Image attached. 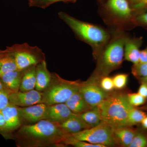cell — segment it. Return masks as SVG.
Wrapping results in <instances>:
<instances>
[{"label":"cell","mask_w":147,"mask_h":147,"mask_svg":"<svg viewBox=\"0 0 147 147\" xmlns=\"http://www.w3.org/2000/svg\"><path fill=\"white\" fill-rule=\"evenodd\" d=\"M65 134L57 123L43 119L33 124L21 125L15 137L20 146L45 147L61 146Z\"/></svg>","instance_id":"obj_1"},{"label":"cell","mask_w":147,"mask_h":147,"mask_svg":"<svg viewBox=\"0 0 147 147\" xmlns=\"http://www.w3.org/2000/svg\"><path fill=\"white\" fill-rule=\"evenodd\" d=\"M111 38L98 57L94 71L89 79L99 83L112 71L121 67L124 60V45L128 34L127 32L110 30Z\"/></svg>","instance_id":"obj_2"},{"label":"cell","mask_w":147,"mask_h":147,"mask_svg":"<svg viewBox=\"0 0 147 147\" xmlns=\"http://www.w3.org/2000/svg\"><path fill=\"white\" fill-rule=\"evenodd\" d=\"M58 16L71 29L77 39L90 46L93 57L96 60L111 38L109 29L81 21L63 11L59 12Z\"/></svg>","instance_id":"obj_3"},{"label":"cell","mask_w":147,"mask_h":147,"mask_svg":"<svg viewBox=\"0 0 147 147\" xmlns=\"http://www.w3.org/2000/svg\"><path fill=\"white\" fill-rule=\"evenodd\" d=\"M98 12L110 30L127 32L137 27V11L128 0H107L99 5Z\"/></svg>","instance_id":"obj_4"},{"label":"cell","mask_w":147,"mask_h":147,"mask_svg":"<svg viewBox=\"0 0 147 147\" xmlns=\"http://www.w3.org/2000/svg\"><path fill=\"white\" fill-rule=\"evenodd\" d=\"M97 107L102 121L115 129L127 127L129 113L133 107L127 94L117 92L110 94Z\"/></svg>","instance_id":"obj_5"},{"label":"cell","mask_w":147,"mask_h":147,"mask_svg":"<svg viewBox=\"0 0 147 147\" xmlns=\"http://www.w3.org/2000/svg\"><path fill=\"white\" fill-rule=\"evenodd\" d=\"M81 82L63 79L56 73H52L49 86L42 92L41 103L47 105L65 103L74 93L79 90Z\"/></svg>","instance_id":"obj_6"},{"label":"cell","mask_w":147,"mask_h":147,"mask_svg":"<svg viewBox=\"0 0 147 147\" xmlns=\"http://www.w3.org/2000/svg\"><path fill=\"white\" fill-rule=\"evenodd\" d=\"M5 50L13 58L18 70H24L45 60V54L41 49L26 42L7 46Z\"/></svg>","instance_id":"obj_7"},{"label":"cell","mask_w":147,"mask_h":147,"mask_svg":"<svg viewBox=\"0 0 147 147\" xmlns=\"http://www.w3.org/2000/svg\"><path fill=\"white\" fill-rule=\"evenodd\" d=\"M113 132L114 129L102 122L97 126L70 135L80 141L105 147L115 146L117 144Z\"/></svg>","instance_id":"obj_8"},{"label":"cell","mask_w":147,"mask_h":147,"mask_svg":"<svg viewBox=\"0 0 147 147\" xmlns=\"http://www.w3.org/2000/svg\"><path fill=\"white\" fill-rule=\"evenodd\" d=\"M79 91L92 108L97 107L110 94L102 89L98 83L89 79L86 82H81Z\"/></svg>","instance_id":"obj_9"},{"label":"cell","mask_w":147,"mask_h":147,"mask_svg":"<svg viewBox=\"0 0 147 147\" xmlns=\"http://www.w3.org/2000/svg\"><path fill=\"white\" fill-rule=\"evenodd\" d=\"M47 105L38 103L27 107H18L21 125L33 124L45 119Z\"/></svg>","instance_id":"obj_10"},{"label":"cell","mask_w":147,"mask_h":147,"mask_svg":"<svg viewBox=\"0 0 147 147\" xmlns=\"http://www.w3.org/2000/svg\"><path fill=\"white\" fill-rule=\"evenodd\" d=\"M42 92L35 89L27 92L10 93L9 102L18 107H27L41 103Z\"/></svg>","instance_id":"obj_11"},{"label":"cell","mask_w":147,"mask_h":147,"mask_svg":"<svg viewBox=\"0 0 147 147\" xmlns=\"http://www.w3.org/2000/svg\"><path fill=\"white\" fill-rule=\"evenodd\" d=\"M143 42V37L131 36L128 34L125 42L124 59L133 64L139 63L140 48Z\"/></svg>","instance_id":"obj_12"},{"label":"cell","mask_w":147,"mask_h":147,"mask_svg":"<svg viewBox=\"0 0 147 147\" xmlns=\"http://www.w3.org/2000/svg\"><path fill=\"white\" fill-rule=\"evenodd\" d=\"M74 114L65 103L47 105L45 119L59 124L66 120Z\"/></svg>","instance_id":"obj_13"},{"label":"cell","mask_w":147,"mask_h":147,"mask_svg":"<svg viewBox=\"0 0 147 147\" xmlns=\"http://www.w3.org/2000/svg\"><path fill=\"white\" fill-rule=\"evenodd\" d=\"M5 121L4 131L11 132L18 129L21 126V120L18 113V107L9 104L1 110Z\"/></svg>","instance_id":"obj_14"},{"label":"cell","mask_w":147,"mask_h":147,"mask_svg":"<svg viewBox=\"0 0 147 147\" xmlns=\"http://www.w3.org/2000/svg\"><path fill=\"white\" fill-rule=\"evenodd\" d=\"M65 134H74L86 129L91 128L79 115L74 114L62 123L57 124Z\"/></svg>","instance_id":"obj_15"},{"label":"cell","mask_w":147,"mask_h":147,"mask_svg":"<svg viewBox=\"0 0 147 147\" xmlns=\"http://www.w3.org/2000/svg\"><path fill=\"white\" fill-rule=\"evenodd\" d=\"M24 70L9 71L0 76V79L6 89L9 92L19 91Z\"/></svg>","instance_id":"obj_16"},{"label":"cell","mask_w":147,"mask_h":147,"mask_svg":"<svg viewBox=\"0 0 147 147\" xmlns=\"http://www.w3.org/2000/svg\"><path fill=\"white\" fill-rule=\"evenodd\" d=\"M52 79V73L47 68L46 61L36 65V84L35 89L43 91L49 86Z\"/></svg>","instance_id":"obj_17"},{"label":"cell","mask_w":147,"mask_h":147,"mask_svg":"<svg viewBox=\"0 0 147 147\" xmlns=\"http://www.w3.org/2000/svg\"><path fill=\"white\" fill-rule=\"evenodd\" d=\"M65 104L72 113L76 115H80L92 108L84 100L79 90L74 93Z\"/></svg>","instance_id":"obj_18"},{"label":"cell","mask_w":147,"mask_h":147,"mask_svg":"<svg viewBox=\"0 0 147 147\" xmlns=\"http://www.w3.org/2000/svg\"><path fill=\"white\" fill-rule=\"evenodd\" d=\"M36 84V65L32 66L24 70L19 91L27 92L34 90Z\"/></svg>","instance_id":"obj_19"},{"label":"cell","mask_w":147,"mask_h":147,"mask_svg":"<svg viewBox=\"0 0 147 147\" xmlns=\"http://www.w3.org/2000/svg\"><path fill=\"white\" fill-rule=\"evenodd\" d=\"M113 132L117 143L124 147H128L137 133L128 127L115 129Z\"/></svg>","instance_id":"obj_20"},{"label":"cell","mask_w":147,"mask_h":147,"mask_svg":"<svg viewBox=\"0 0 147 147\" xmlns=\"http://www.w3.org/2000/svg\"><path fill=\"white\" fill-rule=\"evenodd\" d=\"M15 61L12 57L6 50L0 53V76L9 71L17 70Z\"/></svg>","instance_id":"obj_21"},{"label":"cell","mask_w":147,"mask_h":147,"mask_svg":"<svg viewBox=\"0 0 147 147\" xmlns=\"http://www.w3.org/2000/svg\"><path fill=\"white\" fill-rule=\"evenodd\" d=\"M79 115L90 127L97 126L102 122L97 107L92 108Z\"/></svg>","instance_id":"obj_22"},{"label":"cell","mask_w":147,"mask_h":147,"mask_svg":"<svg viewBox=\"0 0 147 147\" xmlns=\"http://www.w3.org/2000/svg\"><path fill=\"white\" fill-rule=\"evenodd\" d=\"M146 117H147V115L145 112L133 107L129 113L127 127H129L141 123Z\"/></svg>","instance_id":"obj_23"},{"label":"cell","mask_w":147,"mask_h":147,"mask_svg":"<svg viewBox=\"0 0 147 147\" xmlns=\"http://www.w3.org/2000/svg\"><path fill=\"white\" fill-rule=\"evenodd\" d=\"M61 144L71 145L76 147H104L101 145L94 144L80 141L74 138L70 134H65L63 138Z\"/></svg>","instance_id":"obj_24"},{"label":"cell","mask_w":147,"mask_h":147,"mask_svg":"<svg viewBox=\"0 0 147 147\" xmlns=\"http://www.w3.org/2000/svg\"><path fill=\"white\" fill-rule=\"evenodd\" d=\"M76 1L77 0H29L28 5L30 7H36L45 9L55 3L59 2L75 3Z\"/></svg>","instance_id":"obj_25"},{"label":"cell","mask_w":147,"mask_h":147,"mask_svg":"<svg viewBox=\"0 0 147 147\" xmlns=\"http://www.w3.org/2000/svg\"><path fill=\"white\" fill-rule=\"evenodd\" d=\"M131 70L133 76L137 79L146 77L147 76V63L133 64Z\"/></svg>","instance_id":"obj_26"},{"label":"cell","mask_w":147,"mask_h":147,"mask_svg":"<svg viewBox=\"0 0 147 147\" xmlns=\"http://www.w3.org/2000/svg\"><path fill=\"white\" fill-rule=\"evenodd\" d=\"M128 74H119L113 77V80L115 88L121 90L126 86L128 80Z\"/></svg>","instance_id":"obj_27"},{"label":"cell","mask_w":147,"mask_h":147,"mask_svg":"<svg viewBox=\"0 0 147 147\" xmlns=\"http://www.w3.org/2000/svg\"><path fill=\"white\" fill-rule=\"evenodd\" d=\"M129 102L133 107H138L144 104L146 98L138 93H129L127 94Z\"/></svg>","instance_id":"obj_28"},{"label":"cell","mask_w":147,"mask_h":147,"mask_svg":"<svg viewBox=\"0 0 147 147\" xmlns=\"http://www.w3.org/2000/svg\"><path fill=\"white\" fill-rule=\"evenodd\" d=\"M147 147V137L141 133H136L128 147Z\"/></svg>","instance_id":"obj_29"},{"label":"cell","mask_w":147,"mask_h":147,"mask_svg":"<svg viewBox=\"0 0 147 147\" xmlns=\"http://www.w3.org/2000/svg\"><path fill=\"white\" fill-rule=\"evenodd\" d=\"M99 82L100 86L105 91L109 92L113 90L115 88L113 78H110L108 76L102 78Z\"/></svg>","instance_id":"obj_30"},{"label":"cell","mask_w":147,"mask_h":147,"mask_svg":"<svg viewBox=\"0 0 147 147\" xmlns=\"http://www.w3.org/2000/svg\"><path fill=\"white\" fill-rule=\"evenodd\" d=\"M135 21L136 26L147 29V10L137 14Z\"/></svg>","instance_id":"obj_31"},{"label":"cell","mask_w":147,"mask_h":147,"mask_svg":"<svg viewBox=\"0 0 147 147\" xmlns=\"http://www.w3.org/2000/svg\"><path fill=\"white\" fill-rule=\"evenodd\" d=\"M10 93L7 91L0 90V110H2L9 104Z\"/></svg>","instance_id":"obj_32"},{"label":"cell","mask_w":147,"mask_h":147,"mask_svg":"<svg viewBox=\"0 0 147 147\" xmlns=\"http://www.w3.org/2000/svg\"><path fill=\"white\" fill-rule=\"evenodd\" d=\"M138 93L146 99L147 98V84L142 82L138 90Z\"/></svg>","instance_id":"obj_33"},{"label":"cell","mask_w":147,"mask_h":147,"mask_svg":"<svg viewBox=\"0 0 147 147\" xmlns=\"http://www.w3.org/2000/svg\"><path fill=\"white\" fill-rule=\"evenodd\" d=\"M139 63H147V45L144 50H140Z\"/></svg>","instance_id":"obj_34"},{"label":"cell","mask_w":147,"mask_h":147,"mask_svg":"<svg viewBox=\"0 0 147 147\" xmlns=\"http://www.w3.org/2000/svg\"><path fill=\"white\" fill-rule=\"evenodd\" d=\"M5 126V121L4 117L0 111V130H4Z\"/></svg>","instance_id":"obj_35"},{"label":"cell","mask_w":147,"mask_h":147,"mask_svg":"<svg viewBox=\"0 0 147 147\" xmlns=\"http://www.w3.org/2000/svg\"><path fill=\"white\" fill-rule=\"evenodd\" d=\"M141 123L143 127L147 129V116L142 120Z\"/></svg>","instance_id":"obj_36"},{"label":"cell","mask_w":147,"mask_h":147,"mask_svg":"<svg viewBox=\"0 0 147 147\" xmlns=\"http://www.w3.org/2000/svg\"><path fill=\"white\" fill-rule=\"evenodd\" d=\"M0 90L7 91L6 89L5 86H4L2 82L1 79H0Z\"/></svg>","instance_id":"obj_37"},{"label":"cell","mask_w":147,"mask_h":147,"mask_svg":"<svg viewBox=\"0 0 147 147\" xmlns=\"http://www.w3.org/2000/svg\"><path fill=\"white\" fill-rule=\"evenodd\" d=\"M140 81V82H143V83H145L147 84V76L146 77H143V78H140V79H138Z\"/></svg>","instance_id":"obj_38"},{"label":"cell","mask_w":147,"mask_h":147,"mask_svg":"<svg viewBox=\"0 0 147 147\" xmlns=\"http://www.w3.org/2000/svg\"><path fill=\"white\" fill-rule=\"evenodd\" d=\"M98 2V4H101L105 2L107 0H96Z\"/></svg>","instance_id":"obj_39"},{"label":"cell","mask_w":147,"mask_h":147,"mask_svg":"<svg viewBox=\"0 0 147 147\" xmlns=\"http://www.w3.org/2000/svg\"><path fill=\"white\" fill-rule=\"evenodd\" d=\"M144 110H147V105H146V106H144V107H143L142 108Z\"/></svg>","instance_id":"obj_40"},{"label":"cell","mask_w":147,"mask_h":147,"mask_svg":"<svg viewBox=\"0 0 147 147\" xmlns=\"http://www.w3.org/2000/svg\"><path fill=\"white\" fill-rule=\"evenodd\" d=\"M145 4H146V5H147V0L146 1V2H145Z\"/></svg>","instance_id":"obj_41"},{"label":"cell","mask_w":147,"mask_h":147,"mask_svg":"<svg viewBox=\"0 0 147 147\" xmlns=\"http://www.w3.org/2000/svg\"><path fill=\"white\" fill-rule=\"evenodd\" d=\"M146 0H144V2L145 4V2H146Z\"/></svg>","instance_id":"obj_42"},{"label":"cell","mask_w":147,"mask_h":147,"mask_svg":"<svg viewBox=\"0 0 147 147\" xmlns=\"http://www.w3.org/2000/svg\"><path fill=\"white\" fill-rule=\"evenodd\" d=\"M1 50H0V53H1Z\"/></svg>","instance_id":"obj_43"},{"label":"cell","mask_w":147,"mask_h":147,"mask_svg":"<svg viewBox=\"0 0 147 147\" xmlns=\"http://www.w3.org/2000/svg\"><path fill=\"white\" fill-rule=\"evenodd\" d=\"M0 111H1V110H0Z\"/></svg>","instance_id":"obj_44"}]
</instances>
